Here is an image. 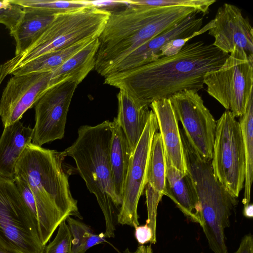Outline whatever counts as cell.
I'll use <instances>...</instances> for the list:
<instances>
[{"mask_svg":"<svg viewBox=\"0 0 253 253\" xmlns=\"http://www.w3.org/2000/svg\"><path fill=\"white\" fill-rule=\"evenodd\" d=\"M193 13L180 23L143 43L115 65L108 75L134 69L160 58V50L168 42L190 36L199 31L203 17Z\"/></svg>","mask_w":253,"mask_h":253,"instance_id":"obj_15","label":"cell"},{"mask_svg":"<svg viewBox=\"0 0 253 253\" xmlns=\"http://www.w3.org/2000/svg\"><path fill=\"white\" fill-rule=\"evenodd\" d=\"M158 129L156 116L151 110L142 134L131 155L125 182L122 204L117 223L134 228L139 225L137 207L146 185L148 161L153 137Z\"/></svg>","mask_w":253,"mask_h":253,"instance_id":"obj_11","label":"cell"},{"mask_svg":"<svg viewBox=\"0 0 253 253\" xmlns=\"http://www.w3.org/2000/svg\"><path fill=\"white\" fill-rule=\"evenodd\" d=\"M51 72L13 75L0 98V118L4 127L20 121L49 88Z\"/></svg>","mask_w":253,"mask_h":253,"instance_id":"obj_13","label":"cell"},{"mask_svg":"<svg viewBox=\"0 0 253 253\" xmlns=\"http://www.w3.org/2000/svg\"><path fill=\"white\" fill-rule=\"evenodd\" d=\"M98 38L76 52L62 65L51 71L49 88L57 84L72 82L80 84L95 68L99 47Z\"/></svg>","mask_w":253,"mask_h":253,"instance_id":"obj_20","label":"cell"},{"mask_svg":"<svg viewBox=\"0 0 253 253\" xmlns=\"http://www.w3.org/2000/svg\"><path fill=\"white\" fill-rule=\"evenodd\" d=\"M10 3V2L9 0H3L0 1V9L7 7Z\"/></svg>","mask_w":253,"mask_h":253,"instance_id":"obj_37","label":"cell"},{"mask_svg":"<svg viewBox=\"0 0 253 253\" xmlns=\"http://www.w3.org/2000/svg\"><path fill=\"white\" fill-rule=\"evenodd\" d=\"M10 4L0 9V24L4 25L9 33L12 32L20 22L23 13V8L9 0Z\"/></svg>","mask_w":253,"mask_h":253,"instance_id":"obj_32","label":"cell"},{"mask_svg":"<svg viewBox=\"0 0 253 253\" xmlns=\"http://www.w3.org/2000/svg\"><path fill=\"white\" fill-rule=\"evenodd\" d=\"M168 7L129 4L114 11L98 38L95 70L102 77L133 50L179 22Z\"/></svg>","mask_w":253,"mask_h":253,"instance_id":"obj_3","label":"cell"},{"mask_svg":"<svg viewBox=\"0 0 253 253\" xmlns=\"http://www.w3.org/2000/svg\"><path fill=\"white\" fill-rule=\"evenodd\" d=\"M228 54L202 41L187 43L179 52L105 77L104 83L124 90L150 106L185 90L199 91L204 77L224 63Z\"/></svg>","mask_w":253,"mask_h":253,"instance_id":"obj_1","label":"cell"},{"mask_svg":"<svg viewBox=\"0 0 253 253\" xmlns=\"http://www.w3.org/2000/svg\"><path fill=\"white\" fill-rule=\"evenodd\" d=\"M22 8L44 10L53 14L79 10L86 6L84 0H11Z\"/></svg>","mask_w":253,"mask_h":253,"instance_id":"obj_27","label":"cell"},{"mask_svg":"<svg viewBox=\"0 0 253 253\" xmlns=\"http://www.w3.org/2000/svg\"><path fill=\"white\" fill-rule=\"evenodd\" d=\"M118 115L116 119L127 139L131 155L142 134L151 110L149 105L127 91L120 89L117 95Z\"/></svg>","mask_w":253,"mask_h":253,"instance_id":"obj_18","label":"cell"},{"mask_svg":"<svg viewBox=\"0 0 253 253\" xmlns=\"http://www.w3.org/2000/svg\"><path fill=\"white\" fill-rule=\"evenodd\" d=\"M214 0H129L130 4L156 7H188L203 15L207 14Z\"/></svg>","mask_w":253,"mask_h":253,"instance_id":"obj_28","label":"cell"},{"mask_svg":"<svg viewBox=\"0 0 253 253\" xmlns=\"http://www.w3.org/2000/svg\"><path fill=\"white\" fill-rule=\"evenodd\" d=\"M66 221L72 237L73 253H85L90 248L106 242L104 233L95 234L88 226L71 216Z\"/></svg>","mask_w":253,"mask_h":253,"instance_id":"obj_26","label":"cell"},{"mask_svg":"<svg viewBox=\"0 0 253 253\" xmlns=\"http://www.w3.org/2000/svg\"><path fill=\"white\" fill-rule=\"evenodd\" d=\"M66 156L64 151L45 149L31 142L15 167V177L26 182L33 196L38 234L44 246L63 220L72 216L83 219L63 168Z\"/></svg>","mask_w":253,"mask_h":253,"instance_id":"obj_2","label":"cell"},{"mask_svg":"<svg viewBox=\"0 0 253 253\" xmlns=\"http://www.w3.org/2000/svg\"><path fill=\"white\" fill-rule=\"evenodd\" d=\"M187 171L198 197L200 226L213 253H229L225 229L230 226V216L237 207L233 196L214 176L211 161L200 157L190 146L180 130Z\"/></svg>","mask_w":253,"mask_h":253,"instance_id":"obj_5","label":"cell"},{"mask_svg":"<svg viewBox=\"0 0 253 253\" xmlns=\"http://www.w3.org/2000/svg\"><path fill=\"white\" fill-rule=\"evenodd\" d=\"M72 237L66 223L63 220L58 226L57 233L54 239L46 245L43 253H73Z\"/></svg>","mask_w":253,"mask_h":253,"instance_id":"obj_29","label":"cell"},{"mask_svg":"<svg viewBox=\"0 0 253 253\" xmlns=\"http://www.w3.org/2000/svg\"><path fill=\"white\" fill-rule=\"evenodd\" d=\"M93 40H84L70 46L47 53L13 70L10 75L51 72Z\"/></svg>","mask_w":253,"mask_h":253,"instance_id":"obj_23","label":"cell"},{"mask_svg":"<svg viewBox=\"0 0 253 253\" xmlns=\"http://www.w3.org/2000/svg\"><path fill=\"white\" fill-rule=\"evenodd\" d=\"M0 253H20L18 252L7 249L0 244Z\"/></svg>","mask_w":253,"mask_h":253,"instance_id":"obj_36","label":"cell"},{"mask_svg":"<svg viewBox=\"0 0 253 253\" xmlns=\"http://www.w3.org/2000/svg\"><path fill=\"white\" fill-rule=\"evenodd\" d=\"M78 85L66 82L50 87L36 103L32 143L42 145L63 138L67 113Z\"/></svg>","mask_w":253,"mask_h":253,"instance_id":"obj_12","label":"cell"},{"mask_svg":"<svg viewBox=\"0 0 253 253\" xmlns=\"http://www.w3.org/2000/svg\"><path fill=\"white\" fill-rule=\"evenodd\" d=\"M135 228V237L140 245L149 242L152 244L156 243V237H154L151 229L147 224L144 225H138Z\"/></svg>","mask_w":253,"mask_h":253,"instance_id":"obj_33","label":"cell"},{"mask_svg":"<svg viewBox=\"0 0 253 253\" xmlns=\"http://www.w3.org/2000/svg\"><path fill=\"white\" fill-rule=\"evenodd\" d=\"M246 158L244 208L250 204L253 180V94L251 95L245 113L239 117Z\"/></svg>","mask_w":253,"mask_h":253,"instance_id":"obj_24","label":"cell"},{"mask_svg":"<svg viewBox=\"0 0 253 253\" xmlns=\"http://www.w3.org/2000/svg\"><path fill=\"white\" fill-rule=\"evenodd\" d=\"M213 21L211 20L199 31L190 36L184 38H178L168 42L162 46L160 50V58L171 56L178 53L182 48L192 38L208 31L213 26Z\"/></svg>","mask_w":253,"mask_h":253,"instance_id":"obj_31","label":"cell"},{"mask_svg":"<svg viewBox=\"0 0 253 253\" xmlns=\"http://www.w3.org/2000/svg\"><path fill=\"white\" fill-rule=\"evenodd\" d=\"M33 131L20 121L4 127L0 137V177L14 180L16 163L32 142Z\"/></svg>","mask_w":253,"mask_h":253,"instance_id":"obj_19","label":"cell"},{"mask_svg":"<svg viewBox=\"0 0 253 253\" xmlns=\"http://www.w3.org/2000/svg\"><path fill=\"white\" fill-rule=\"evenodd\" d=\"M23 16L16 28L9 33L15 41V56L21 54L43 34L55 14L30 8H23Z\"/></svg>","mask_w":253,"mask_h":253,"instance_id":"obj_21","label":"cell"},{"mask_svg":"<svg viewBox=\"0 0 253 253\" xmlns=\"http://www.w3.org/2000/svg\"><path fill=\"white\" fill-rule=\"evenodd\" d=\"M149 107L156 117L166 160L179 171L187 173L178 121L169 99L155 100Z\"/></svg>","mask_w":253,"mask_h":253,"instance_id":"obj_16","label":"cell"},{"mask_svg":"<svg viewBox=\"0 0 253 253\" xmlns=\"http://www.w3.org/2000/svg\"><path fill=\"white\" fill-rule=\"evenodd\" d=\"M111 126L109 156L112 181L116 193L122 200L131 153L125 134L116 118L111 122Z\"/></svg>","mask_w":253,"mask_h":253,"instance_id":"obj_22","label":"cell"},{"mask_svg":"<svg viewBox=\"0 0 253 253\" xmlns=\"http://www.w3.org/2000/svg\"><path fill=\"white\" fill-rule=\"evenodd\" d=\"M0 244L20 253H43L45 247L14 180L1 177Z\"/></svg>","mask_w":253,"mask_h":253,"instance_id":"obj_8","label":"cell"},{"mask_svg":"<svg viewBox=\"0 0 253 253\" xmlns=\"http://www.w3.org/2000/svg\"><path fill=\"white\" fill-rule=\"evenodd\" d=\"M112 136L109 121L94 126L84 125L79 128L76 141L64 151L73 158L88 190L96 198L105 219L106 238L115 237L122 204L112 181L109 156Z\"/></svg>","mask_w":253,"mask_h":253,"instance_id":"obj_4","label":"cell"},{"mask_svg":"<svg viewBox=\"0 0 253 253\" xmlns=\"http://www.w3.org/2000/svg\"><path fill=\"white\" fill-rule=\"evenodd\" d=\"M213 21V26L208 34L214 38V46L228 54L236 47L253 55V29L241 9L224 3L217 9Z\"/></svg>","mask_w":253,"mask_h":253,"instance_id":"obj_14","label":"cell"},{"mask_svg":"<svg viewBox=\"0 0 253 253\" xmlns=\"http://www.w3.org/2000/svg\"><path fill=\"white\" fill-rule=\"evenodd\" d=\"M204 83L210 96L240 117L253 94V55L235 47L220 68L206 73Z\"/></svg>","mask_w":253,"mask_h":253,"instance_id":"obj_7","label":"cell"},{"mask_svg":"<svg viewBox=\"0 0 253 253\" xmlns=\"http://www.w3.org/2000/svg\"><path fill=\"white\" fill-rule=\"evenodd\" d=\"M166 158L160 132L153 135L148 161L146 184L164 195L166 190Z\"/></svg>","mask_w":253,"mask_h":253,"instance_id":"obj_25","label":"cell"},{"mask_svg":"<svg viewBox=\"0 0 253 253\" xmlns=\"http://www.w3.org/2000/svg\"><path fill=\"white\" fill-rule=\"evenodd\" d=\"M169 99L190 146L200 157L211 161L216 121L198 91L185 89Z\"/></svg>","mask_w":253,"mask_h":253,"instance_id":"obj_10","label":"cell"},{"mask_svg":"<svg viewBox=\"0 0 253 253\" xmlns=\"http://www.w3.org/2000/svg\"><path fill=\"white\" fill-rule=\"evenodd\" d=\"M145 194L148 218L146 223L151 229L154 237H156L157 211L159 203L161 201L162 194L155 191L149 185L146 184Z\"/></svg>","mask_w":253,"mask_h":253,"instance_id":"obj_30","label":"cell"},{"mask_svg":"<svg viewBox=\"0 0 253 253\" xmlns=\"http://www.w3.org/2000/svg\"><path fill=\"white\" fill-rule=\"evenodd\" d=\"M243 214L247 218L253 217V206L252 204H250L248 206L244 208Z\"/></svg>","mask_w":253,"mask_h":253,"instance_id":"obj_35","label":"cell"},{"mask_svg":"<svg viewBox=\"0 0 253 253\" xmlns=\"http://www.w3.org/2000/svg\"><path fill=\"white\" fill-rule=\"evenodd\" d=\"M211 163L216 179L238 198L245 182V152L240 123L229 110L216 121Z\"/></svg>","mask_w":253,"mask_h":253,"instance_id":"obj_9","label":"cell"},{"mask_svg":"<svg viewBox=\"0 0 253 253\" xmlns=\"http://www.w3.org/2000/svg\"><path fill=\"white\" fill-rule=\"evenodd\" d=\"M166 164L164 195L169 197L190 220L201 225L198 197L189 173L179 171L166 159Z\"/></svg>","mask_w":253,"mask_h":253,"instance_id":"obj_17","label":"cell"},{"mask_svg":"<svg viewBox=\"0 0 253 253\" xmlns=\"http://www.w3.org/2000/svg\"><path fill=\"white\" fill-rule=\"evenodd\" d=\"M110 14V11L92 5L56 14L48 28L32 45L0 65V77L4 79L13 70L47 53L98 38Z\"/></svg>","mask_w":253,"mask_h":253,"instance_id":"obj_6","label":"cell"},{"mask_svg":"<svg viewBox=\"0 0 253 253\" xmlns=\"http://www.w3.org/2000/svg\"><path fill=\"white\" fill-rule=\"evenodd\" d=\"M234 253H253V238L251 234L246 235Z\"/></svg>","mask_w":253,"mask_h":253,"instance_id":"obj_34","label":"cell"}]
</instances>
